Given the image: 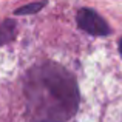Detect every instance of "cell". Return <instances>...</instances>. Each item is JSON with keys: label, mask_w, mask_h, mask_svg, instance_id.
Here are the masks:
<instances>
[{"label": "cell", "mask_w": 122, "mask_h": 122, "mask_svg": "<svg viewBox=\"0 0 122 122\" xmlns=\"http://www.w3.org/2000/svg\"><path fill=\"white\" fill-rule=\"evenodd\" d=\"M23 94L31 122H66L76 114L81 101L74 76L54 62H43L28 71Z\"/></svg>", "instance_id": "obj_1"}, {"label": "cell", "mask_w": 122, "mask_h": 122, "mask_svg": "<svg viewBox=\"0 0 122 122\" xmlns=\"http://www.w3.org/2000/svg\"><path fill=\"white\" fill-rule=\"evenodd\" d=\"M76 20L81 30L85 33L91 34V36H107L110 34V26L107 25V22L101 17L96 11L90 8H82L79 9Z\"/></svg>", "instance_id": "obj_2"}, {"label": "cell", "mask_w": 122, "mask_h": 122, "mask_svg": "<svg viewBox=\"0 0 122 122\" xmlns=\"http://www.w3.org/2000/svg\"><path fill=\"white\" fill-rule=\"evenodd\" d=\"M15 36V22L14 20H5L0 23V46L9 43Z\"/></svg>", "instance_id": "obj_3"}, {"label": "cell", "mask_w": 122, "mask_h": 122, "mask_svg": "<svg viewBox=\"0 0 122 122\" xmlns=\"http://www.w3.org/2000/svg\"><path fill=\"white\" fill-rule=\"evenodd\" d=\"M46 5V2H34V3H28V5L22 6V8L15 9L14 14L15 15H28V14H36L39 12L43 6Z\"/></svg>", "instance_id": "obj_4"}, {"label": "cell", "mask_w": 122, "mask_h": 122, "mask_svg": "<svg viewBox=\"0 0 122 122\" xmlns=\"http://www.w3.org/2000/svg\"><path fill=\"white\" fill-rule=\"evenodd\" d=\"M119 53H121V54H122V39H121V40H119Z\"/></svg>", "instance_id": "obj_5"}]
</instances>
